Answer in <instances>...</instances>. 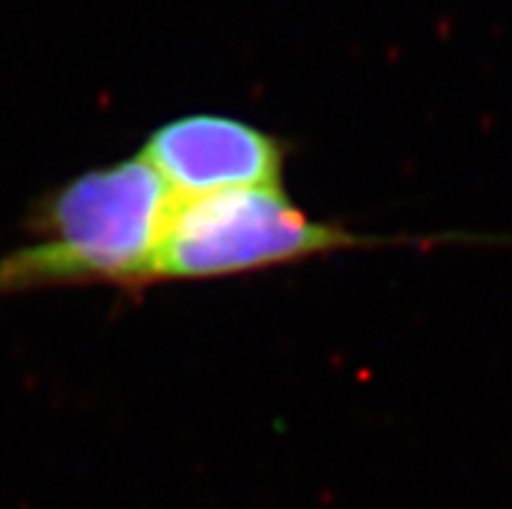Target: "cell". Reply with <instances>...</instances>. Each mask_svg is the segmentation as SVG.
Here are the masks:
<instances>
[{"label":"cell","mask_w":512,"mask_h":509,"mask_svg":"<svg viewBox=\"0 0 512 509\" xmlns=\"http://www.w3.org/2000/svg\"><path fill=\"white\" fill-rule=\"evenodd\" d=\"M175 206V193L141 156L78 174L32 208L29 232L39 242L0 260V297L65 286H149Z\"/></svg>","instance_id":"obj_1"},{"label":"cell","mask_w":512,"mask_h":509,"mask_svg":"<svg viewBox=\"0 0 512 509\" xmlns=\"http://www.w3.org/2000/svg\"><path fill=\"white\" fill-rule=\"evenodd\" d=\"M372 242L344 226L312 221L281 187L227 190L177 200L151 284L253 273Z\"/></svg>","instance_id":"obj_2"},{"label":"cell","mask_w":512,"mask_h":509,"mask_svg":"<svg viewBox=\"0 0 512 509\" xmlns=\"http://www.w3.org/2000/svg\"><path fill=\"white\" fill-rule=\"evenodd\" d=\"M177 200L281 187L286 151L279 138L242 120L190 115L156 128L138 154Z\"/></svg>","instance_id":"obj_3"}]
</instances>
